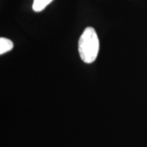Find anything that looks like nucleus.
Wrapping results in <instances>:
<instances>
[{"label": "nucleus", "mask_w": 147, "mask_h": 147, "mask_svg": "<svg viewBox=\"0 0 147 147\" xmlns=\"http://www.w3.org/2000/svg\"><path fill=\"white\" fill-rule=\"evenodd\" d=\"M53 0H34L32 8L35 12H41Z\"/></svg>", "instance_id": "obj_3"}, {"label": "nucleus", "mask_w": 147, "mask_h": 147, "mask_svg": "<svg viewBox=\"0 0 147 147\" xmlns=\"http://www.w3.org/2000/svg\"><path fill=\"white\" fill-rule=\"evenodd\" d=\"M14 44L10 40L5 38H0V54L3 55L8 52L12 50Z\"/></svg>", "instance_id": "obj_2"}, {"label": "nucleus", "mask_w": 147, "mask_h": 147, "mask_svg": "<svg viewBox=\"0 0 147 147\" xmlns=\"http://www.w3.org/2000/svg\"><path fill=\"white\" fill-rule=\"evenodd\" d=\"M100 49V42L96 32L88 27L84 30L78 41V52L80 58L86 63H91L96 59Z\"/></svg>", "instance_id": "obj_1"}]
</instances>
